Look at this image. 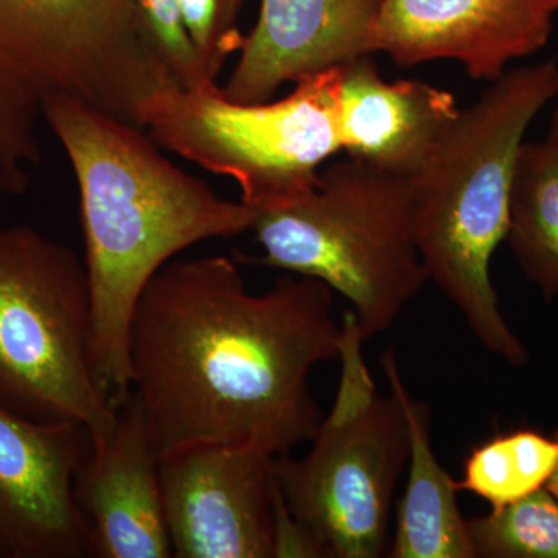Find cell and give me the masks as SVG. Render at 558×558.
Listing matches in <instances>:
<instances>
[{
    "instance_id": "8fae6325",
    "label": "cell",
    "mask_w": 558,
    "mask_h": 558,
    "mask_svg": "<svg viewBox=\"0 0 558 558\" xmlns=\"http://www.w3.org/2000/svg\"><path fill=\"white\" fill-rule=\"evenodd\" d=\"M557 13L558 0H384L371 50L399 68L458 61L492 83L548 46Z\"/></svg>"
},
{
    "instance_id": "7402d4cb",
    "label": "cell",
    "mask_w": 558,
    "mask_h": 558,
    "mask_svg": "<svg viewBox=\"0 0 558 558\" xmlns=\"http://www.w3.org/2000/svg\"><path fill=\"white\" fill-rule=\"evenodd\" d=\"M546 488H548L549 494L553 495L554 498L558 501V465L554 475L550 476L548 484H546Z\"/></svg>"
},
{
    "instance_id": "44dd1931",
    "label": "cell",
    "mask_w": 558,
    "mask_h": 558,
    "mask_svg": "<svg viewBox=\"0 0 558 558\" xmlns=\"http://www.w3.org/2000/svg\"><path fill=\"white\" fill-rule=\"evenodd\" d=\"M557 106L556 109H554L553 112V120H550V130L548 134V142L550 145L554 146V148L558 149V95H557Z\"/></svg>"
},
{
    "instance_id": "9a60e30c",
    "label": "cell",
    "mask_w": 558,
    "mask_h": 558,
    "mask_svg": "<svg viewBox=\"0 0 558 558\" xmlns=\"http://www.w3.org/2000/svg\"><path fill=\"white\" fill-rule=\"evenodd\" d=\"M389 389L399 400L410 433L409 481L400 498L391 558H475L469 521L458 506L457 480L433 451L432 413L407 388L398 359L388 349L380 359Z\"/></svg>"
},
{
    "instance_id": "603a6c76",
    "label": "cell",
    "mask_w": 558,
    "mask_h": 558,
    "mask_svg": "<svg viewBox=\"0 0 558 558\" xmlns=\"http://www.w3.org/2000/svg\"><path fill=\"white\" fill-rule=\"evenodd\" d=\"M2 194H3V191H2V189H0V196H2Z\"/></svg>"
},
{
    "instance_id": "7c38bea8",
    "label": "cell",
    "mask_w": 558,
    "mask_h": 558,
    "mask_svg": "<svg viewBox=\"0 0 558 558\" xmlns=\"http://www.w3.org/2000/svg\"><path fill=\"white\" fill-rule=\"evenodd\" d=\"M384 0H260L258 21L220 94L266 102L293 83L373 54L371 36Z\"/></svg>"
},
{
    "instance_id": "5bb4252c",
    "label": "cell",
    "mask_w": 558,
    "mask_h": 558,
    "mask_svg": "<svg viewBox=\"0 0 558 558\" xmlns=\"http://www.w3.org/2000/svg\"><path fill=\"white\" fill-rule=\"evenodd\" d=\"M449 90L417 80L388 83L371 54L340 68L339 121L349 159L399 175L421 170L459 116Z\"/></svg>"
},
{
    "instance_id": "7a4b0ae2",
    "label": "cell",
    "mask_w": 558,
    "mask_h": 558,
    "mask_svg": "<svg viewBox=\"0 0 558 558\" xmlns=\"http://www.w3.org/2000/svg\"><path fill=\"white\" fill-rule=\"evenodd\" d=\"M78 183L92 349L113 400L131 391L130 326L140 295L178 253L253 229L256 209L175 167L143 130L70 97L44 106Z\"/></svg>"
},
{
    "instance_id": "9c48e42d",
    "label": "cell",
    "mask_w": 558,
    "mask_h": 558,
    "mask_svg": "<svg viewBox=\"0 0 558 558\" xmlns=\"http://www.w3.org/2000/svg\"><path fill=\"white\" fill-rule=\"evenodd\" d=\"M274 458L231 446L193 447L161 458L172 557H299Z\"/></svg>"
},
{
    "instance_id": "30bf717a",
    "label": "cell",
    "mask_w": 558,
    "mask_h": 558,
    "mask_svg": "<svg viewBox=\"0 0 558 558\" xmlns=\"http://www.w3.org/2000/svg\"><path fill=\"white\" fill-rule=\"evenodd\" d=\"M92 449L83 425L0 409V558L92 557L75 498L76 472Z\"/></svg>"
},
{
    "instance_id": "277c9868",
    "label": "cell",
    "mask_w": 558,
    "mask_h": 558,
    "mask_svg": "<svg viewBox=\"0 0 558 558\" xmlns=\"http://www.w3.org/2000/svg\"><path fill=\"white\" fill-rule=\"evenodd\" d=\"M178 87L149 49L132 0H0V186L22 194L40 163L44 106L70 97L142 126Z\"/></svg>"
},
{
    "instance_id": "ffe728a7",
    "label": "cell",
    "mask_w": 558,
    "mask_h": 558,
    "mask_svg": "<svg viewBox=\"0 0 558 558\" xmlns=\"http://www.w3.org/2000/svg\"><path fill=\"white\" fill-rule=\"evenodd\" d=\"M183 22L209 80L218 83L231 54L241 50L242 0H179Z\"/></svg>"
},
{
    "instance_id": "e0dca14e",
    "label": "cell",
    "mask_w": 558,
    "mask_h": 558,
    "mask_svg": "<svg viewBox=\"0 0 558 558\" xmlns=\"http://www.w3.org/2000/svg\"><path fill=\"white\" fill-rule=\"evenodd\" d=\"M557 465L558 429L546 436L519 428L470 451L457 484L459 492H470L497 509L545 488Z\"/></svg>"
},
{
    "instance_id": "d6986e66",
    "label": "cell",
    "mask_w": 558,
    "mask_h": 558,
    "mask_svg": "<svg viewBox=\"0 0 558 558\" xmlns=\"http://www.w3.org/2000/svg\"><path fill=\"white\" fill-rule=\"evenodd\" d=\"M140 33L175 86L185 90H215L199 53L191 43L179 0H132Z\"/></svg>"
},
{
    "instance_id": "2e32d148",
    "label": "cell",
    "mask_w": 558,
    "mask_h": 558,
    "mask_svg": "<svg viewBox=\"0 0 558 558\" xmlns=\"http://www.w3.org/2000/svg\"><path fill=\"white\" fill-rule=\"evenodd\" d=\"M521 270L546 300L558 295V149L524 142L513 170L508 236Z\"/></svg>"
},
{
    "instance_id": "5b68a950",
    "label": "cell",
    "mask_w": 558,
    "mask_h": 558,
    "mask_svg": "<svg viewBox=\"0 0 558 558\" xmlns=\"http://www.w3.org/2000/svg\"><path fill=\"white\" fill-rule=\"evenodd\" d=\"M252 231L264 250L256 263L339 292L365 341L385 332L428 281L410 178L363 161L329 165L310 193L256 211Z\"/></svg>"
},
{
    "instance_id": "ac0fdd59",
    "label": "cell",
    "mask_w": 558,
    "mask_h": 558,
    "mask_svg": "<svg viewBox=\"0 0 558 558\" xmlns=\"http://www.w3.org/2000/svg\"><path fill=\"white\" fill-rule=\"evenodd\" d=\"M468 521L475 558H558V501L546 487Z\"/></svg>"
},
{
    "instance_id": "ba28073f",
    "label": "cell",
    "mask_w": 558,
    "mask_h": 558,
    "mask_svg": "<svg viewBox=\"0 0 558 558\" xmlns=\"http://www.w3.org/2000/svg\"><path fill=\"white\" fill-rule=\"evenodd\" d=\"M340 68L304 76L278 101L171 87L146 102L142 126L161 148L236 180L248 207H279L314 190L319 167L343 149Z\"/></svg>"
},
{
    "instance_id": "4fadbf2b",
    "label": "cell",
    "mask_w": 558,
    "mask_h": 558,
    "mask_svg": "<svg viewBox=\"0 0 558 558\" xmlns=\"http://www.w3.org/2000/svg\"><path fill=\"white\" fill-rule=\"evenodd\" d=\"M117 402V424L92 449L75 476V498L90 532L92 557H172L160 487V458L142 407L128 392Z\"/></svg>"
},
{
    "instance_id": "6da1fadb",
    "label": "cell",
    "mask_w": 558,
    "mask_h": 558,
    "mask_svg": "<svg viewBox=\"0 0 558 558\" xmlns=\"http://www.w3.org/2000/svg\"><path fill=\"white\" fill-rule=\"evenodd\" d=\"M333 290L289 274L253 295L227 256L174 260L140 295L130 326L131 391L159 458L199 446L270 457L323 422L318 363L340 360Z\"/></svg>"
},
{
    "instance_id": "3957f363",
    "label": "cell",
    "mask_w": 558,
    "mask_h": 558,
    "mask_svg": "<svg viewBox=\"0 0 558 558\" xmlns=\"http://www.w3.org/2000/svg\"><path fill=\"white\" fill-rule=\"evenodd\" d=\"M557 95L556 60L509 69L459 110L453 126L410 175L428 279L476 339L512 366L526 365L529 352L499 310L490 259L508 236L510 189L524 135Z\"/></svg>"
},
{
    "instance_id": "52a82bcc",
    "label": "cell",
    "mask_w": 558,
    "mask_h": 558,
    "mask_svg": "<svg viewBox=\"0 0 558 558\" xmlns=\"http://www.w3.org/2000/svg\"><path fill=\"white\" fill-rule=\"evenodd\" d=\"M92 329L80 256L31 227H0V409L83 425L105 446L117 402L95 371Z\"/></svg>"
},
{
    "instance_id": "8992f818",
    "label": "cell",
    "mask_w": 558,
    "mask_h": 558,
    "mask_svg": "<svg viewBox=\"0 0 558 558\" xmlns=\"http://www.w3.org/2000/svg\"><path fill=\"white\" fill-rule=\"evenodd\" d=\"M341 379L310 453L274 458L299 557L388 556L392 498L409 462L410 433L392 392L385 398L363 359L352 311L341 318Z\"/></svg>"
}]
</instances>
